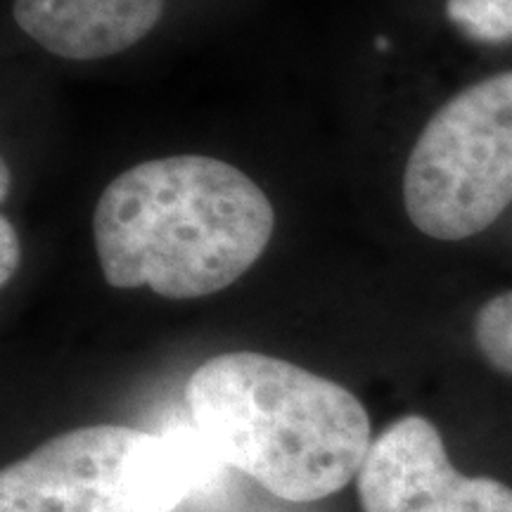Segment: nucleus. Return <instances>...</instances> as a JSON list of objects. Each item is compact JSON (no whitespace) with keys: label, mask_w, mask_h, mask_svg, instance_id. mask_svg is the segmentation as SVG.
<instances>
[{"label":"nucleus","mask_w":512,"mask_h":512,"mask_svg":"<svg viewBox=\"0 0 512 512\" xmlns=\"http://www.w3.org/2000/svg\"><path fill=\"white\" fill-rule=\"evenodd\" d=\"M275 211L238 166L200 155L140 162L114 178L93 216L105 280L166 299L226 290L266 252Z\"/></svg>","instance_id":"obj_1"},{"label":"nucleus","mask_w":512,"mask_h":512,"mask_svg":"<svg viewBox=\"0 0 512 512\" xmlns=\"http://www.w3.org/2000/svg\"><path fill=\"white\" fill-rule=\"evenodd\" d=\"M185 401L216 458L283 501L342 491L373 446L370 415L347 387L256 351L209 358Z\"/></svg>","instance_id":"obj_2"},{"label":"nucleus","mask_w":512,"mask_h":512,"mask_svg":"<svg viewBox=\"0 0 512 512\" xmlns=\"http://www.w3.org/2000/svg\"><path fill=\"white\" fill-rule=\"evenodd\" d=\"M211 463L221 460L197 430L79 427L0 472V512H174Z\"/></svg>","instance_id":"obj_3"},{"label":"nucleus","mask_w":512,"mask_h":512,"mask_svg":"<svg viewBox=\"0 0 512 512\" xmlns=\"http://www.w3.org/2000/svg\"><path fill=\"white\" fill-rule=\"evenodd\" d=\"M512 202V72L453 95L422 128L403 174V204L420 233L458 242Z\"/></svg>","instance_id":"obj_4"},{"label":"nucleus","mask_w":512,"mask_h":512,"mask_svg":"<svg viewBox=\"0 0 512 512\" xmlns=\"http://www.w3.org/2000/svg\"><path fill=\"white\" fill-rule=\"evenodd\" d=\"M356 489L363 512H512V486L458 470L422 415H403L373 439Z\"/></svg>","instance_id":"obj_5"},{"label":"nucleus","mask_w":512,"mask_h":512,"mask_svg":"<svg viewBox=\"0 0 512 512\" xmlns=\"http://www.w3.org/2000/svg\"><path fill=\"white\" fill-rule=\"evenodd\" d=\"M164 0H15L19 29L64 60H102L155 29Z\"/></svg>","instance_id":"obj_6"},{"label":"nucleus","mask_w":512,"mask_h":512,"mask_svg":"<svg viewBox=\"0 0 512 512\" xmlns=\"http://www.w3.org/2000/svg\"><path fill=\"white\" fill-rule=\"evenodd\" d=\"M475 342L491 368L512 377V290L496 294L477 311Z\"/></svg>","instance_id":"obj_7"},{"label":"nucleus","mask_w":512,"mask_h":512,"mask_svg":"<svg viewBox=\"0 0 512 512\" xmlns=\"http://www.w3.org/2000/svg\"><path fill=\"white\" fill-rule=\"evenodd\" d=\"M446 17L472 41H512V0H448Z\"/></svg>","instance_id":"obj_8"},{"label":"nucleus","mask_w":512,"mask_h":512,"mask_svg":"<svg viewBox=\"0 0 512 512\" xmlns=\"http://www.w3.org/2000/svg\"><path fill=\"white\" fill-rule=\"evenodd\" d=\"M19 261H22V247H19L17 230L10 219H0V285L10 283Z\"/></svg>","instance_id":"obj_9"},{"label":"nucleus","mask_w":512,"mask_h":512,"mask_svg":"<svg viewBox=\"0 0 512 512\" xmlns=\"http://www.w3.org/2000/svg\"><path fill=\"white\" fill-rule=\"evenodd\" d=\"M0 174H3V183H0V195H3V200L8 197V190H10V171H8V164L3 162L0 166Z\"/></svg>","instance_id":"obj_10"}]
</instances>
